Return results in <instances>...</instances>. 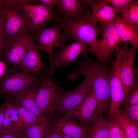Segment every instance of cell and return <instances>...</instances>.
<instances>
[{
	"label": "cell",
	"mask_w": 138,
	"mask_h": 138,
	"mask_svg": "<svg viewBox=\"0 0 138 138\" xmlns=\"http://www.w3.org/2000/svg\"><path fill=\"white\" fill-rule=\"evenodd\" d=\"M78 63V67L68 75V79L73 82L79 76L83 75L91 79L97 102L95 116L102 114V112L106 110L110 101L111 70L104 63L90 59L86 58Z\"/></svg>",
	"instance_id": "obj_1"
},
{
	"label": "cell",
	"mask_w": 138,
	"mask_h": 138,
	"mask_svg": "<svg viewBox=\"0 0 138 138\" xmlns=\"http://www.w3.org/2000/svg\"><path fill=\"white\" fill-rule=\"evenodd\" d=\"M91 16V13L88 11L77 20L61 17L59 24L70 39L81 41L89 45V48L93 49L98 40L101 30L99 26L92 22Z\"/></svg>",
	"instance_id": "obj_2"
},
{
	"label": "cell",
	"mask_w": 138,
	"mask_h": 138,
	"mask_svg": "<svg viewBox=\"0 0 138 138\" xmlns=\"http://www.w3.org/2000/svg\"><path fill=\"white\" fill-rule=\"evenodd\" d=\"M41 78L27 72L18 65L6 67L0 79L1 96L14 98L39 83Z\"/></svg>",
	"instance_id": "obj_3"
},
{
	"label": "cell",
	"mask_w": 138,
	"mask_h": 138,
	"mask_svg": "<svg viewBox=\"0 0 138 138\" xmlns=\"http://www.w3.org/2000/svg\"><path fill=\"white\" fill-rule=\"evenodd\" d=\"M37 0H21L13 5L17 8L24 15L30 33L34 34L41 28L47 26L50 21L59 22L60 17L53 10Z\"/></svg>",
	"instance_id": "obj_4"
},
{
	"label": "cell",
	"mask_w": 138,
	"mask_h": 138,
	"mask_svg": "<svg viewBox=\"0 0 138 138\" xmlns=\"http://www.w3.org/2000/svg\"><path fill=\"white\" fill-rule=\"evenodd\" d=\"M65 92L54 79L44 74L36 93L35 101L43 114L51 113L56 110Z\"/></svg>",
	"instance_id": "obj_5"
},
{
	"label": "cell",
	"mask_w": 138,
	"mask_h": 138,
	"mask_svg": "<svg viewBox=\"0 0 138 138\" xmlns=\"http://www.w3.org/2000/svg\"><path fill=\"white\" fill-rule=\"evenodd\" d=\"M61 30L59 24L49 27L46 26L38 30L32 36L33 40H36L38 43L37 46L39 51L45 52L49 55L50 73L52 74L55 69L52 62L54 50L63 45L70 39L65 33L60 32Z\"/></svg>",
	"instance_id": "obj_6"
},
{
	"label": "cell",
	"mask_w": 138,
	"mask_h": 138,
	"mask_svg": "<svg viewBox=\"0 0 138 138\" xmlns=\"http://www.w3.org/2000/svg\"><path fill=\"white\" fill-rule=\"evenodd\" d=\"M0 21L4 39L21 35H30L24 15L14 6H2L0 10Z\"/></svg>",
	"instance_id": "obj_7"
},
{
	"label": "cell",
	"mask_w": 138,
	"mask_h": 138,
	"mask_svg": "<svg viewBox=\"0 0 138 138\" xmlns=\"http://www.w3.org/2000/svg\"><path fill=\"white\" fill-rule=\"evenodd\" d=\"M123 49L117 51L116 59L111 63L112 69L110 75V107L108 120L113 119L120 113L119 107L126 95L120 75L121 57Z\"/></svg>",
	"instance_id": "obj_8"
},
{
	"label": "cell",
	"mask_w": 138,
	"mask_h": 138,
	"mask_svg": "<svg viewBox=\"0 0 138 138\" xmlns=\"http://www.w3.org/2000/svg\"><path fill=\"white\" fill-rule=\"evenodd\" d=\"M102 37L94 48L87 47L84 52L90 53L96 56L98 61L106 64L109 61L113 51L118 50L121 41L112 24L99 25Z\"/></svg>",
	"instance_id": "obj_9"
},
{
	"label": "cell",
	"mask_w": 138,
	"mask_h": 138,
	"mask_svg": "<svg viewBox=\"0 0 138 138\" xmlns=\"http://www.w3.org/2000/svg\"><path fill=\"white\" fill-rule=\"evenodd\" d=\"M32 36L26 34L4 39L2 48V59L5 63L19 65Z\"/></svg>",
	"instance_id": "obj_10"
},
{
	"label": "cell",
	"mask_w": 138,
	"mask_h": 138,
	"mask_svg": "<svg viewBox=\"0 0 138 138\" xmlns=\"http://www.w3.org/2000/svg\"><path fill=\"white\" fill-rule=\"evenodd\" d=\"M125 43V49L121 57L120 75L126 96L133 87L138 84L134 78V58L137 49L132 47L128 48L127 42Z\"/></svg>",
	"instance_id": "obj_11"
},
{
	"label": "cell",
	"mask_w": 138,
	"mask_h": 138,
	"mask_svg": "<svg viewBox=\"0 0 138 138\" xmlns=\"http://www.w3.org/2000/svg\"><path fill=\"white\" fill-rule=\"evenodd\" d=\"M93 89L92 80L89 77L85 76L84 80L75 89L65 92L56 110L66 113L80 103L90 94Z\"/></svg>",
	"instance_id": "obj_12"
},
{
	"label": "cell",
	"mask_w": 138,
	"mask_h": 138,
	"mask_svg": "<svg viewBox=\"0 0 138 138\" xmlns=\"http://www.w3.org/2000/svg\"><path fill=\"white\" fill-rule=\"evenodd\" d=\"M97 100L93 89L90 94L79 105L69 110L67 115L79 120L87 130L95 117Z\"/></svg>",
	"instance_id": "obj_13"
},
{
	"label": "cell",
	"mask_w": 138,
	"mask_h": 138,
	"mask_svg": "<svg viewBox=\"0 0 138 138\" xmlns=\"http://www.w3.org/2000/svg\"><path fill=\"white\" fill-rule=\"evenodd\" d=\"M87 44L81 41H76L63 47L53 55L52 62L55 67L62 65L68 66L72 62L76 60L78 55L84 52Z\"/></svg>",
	"instance_id": "obj_14"
},
{
	"label": "cell",
	"mask_w": 138,
	"mask_h": 138,
	"mask_svg": "<svg viewBox=\"0 0 138 138\" xmlns=\"http://www.w3.org/2000/svg\"><path fill=\"white\" fill-rule=\"evenodd\" d=\"M18 66L25 71L35 76L40 77L44 66L41 60L37 45L33 41L28 45Z\"/></svg>",
	"instance_id": "obj_15"
},
{
	"label": "cell",
	"mask_w": 138,
	"mask_h": 138,
	"mask_svg": "<svg viewBox=\"0 0 138 138\" xmlns=\"http://www.w3.org/2000/svg\"><path fill=\"white\" fill-rule=\"evenodd\" d=\"M56 118L51 124L59 134L74 138H86L87 129L74 118L67 115Z\"/></svg>",
	"instance_id": "obj_16"
},
{
	"label": "cell",
	"mask_w": 138,
	"mask_h": 138,
	"mask_svg": "<svg viewBox=\"0 0 138 138\" xmlns=\"http://www.w3.org/2000/svg\"><path fill=\"white\" fill-rule=\"evenodd\" d=\"M91 20L94 24L105 25L113 24L118 16L113 9L103 0H91Z\"/></svg>",
	"instance_id": "obj_17"
},
{
	"label": "cell",
	"mask_w": 138,
	"mask_h": 138,
	"mask_svg": "<svg viewBox=\"0 0 138 138\" xmlns=\"http://www.w3.org/2000/svg\"><path fill=\"white\" fill-rule=\"evenodd\" d=\"M57 10L56 14L77 20L82 15L89 11L88 5L82 4V0H57L56 4Z\"/></svg>",
	"instance_id": "obj_18"
},
{
	"label": "cell",
	"mask_w": 138,
	"mask_h": 138,
	"mask_svg": "<svg viewBox=\"0 0 138 138\" xmlns=\"http://www.w3.org/2000/svg\"><path fill=\"white\" fill-rule=\"evenodd\" d=\"M121 41L130 42L131 46L138 47V24H132L123 20L119 16L113 24Z\"/></svg>",
	"instance_id": "obj_19"
},
{
	"label": "cell",
	"mask_w": 138,
	"mask_h": 138,
	"mask_svg": "<svg viewBox=\"0 0 138 138\" xmlns=\"http://www.w3.org/2000/svg\"><path fill=\"white\" fill-rule=\"evenodd\" d=\"M3 103L4 112L2 134L12 131L17 132L19 116L14 99L13 97H6Z\"/></svg>",
	"instance_id": "obj_20"
},
{
	"label": "cell",
	"mask_w": 138,
	"mask_h": 138,
	"mask_svg": "<svg viewBox=\"0 0 138 138\" xmlns=\"http://www.w3.org/2000/svg\"><path fill=\"white\" fill-rule=\"evenodd\" d=\"M40 82L13 98L17 106L25 108L39 117L43 115L35 99L36 93Z\"/></svg>",
	"instance_id": "obj_21"
},
{
	"label": "cell",
	"mask_w": 138,
	"mask_h": 138,
	"mask_svg": "<svg viewBox=\"0 0 138 138\" xmlns=\"http://www.w3.org/2000/svg\"><path fill=\"white\" fill-rule=\"evenodd\" d=\"M49 129V122L43 115L35 122L23 129L20 134L22 138H46Z\"/></svg>",
	"instance_id": "obj_22"
},
{
	"label": "cell",
	"mask_w": 138,
	"mask_h": 138,
	"mask_svg": "<svg viewBox=\"0 0 138 138\" xmlns=\"http://www.w3.org/2000/svg\"><path fill=\"white\" fill-rule=\"evenodd\" d=\"M86 138H109L107 122L102 116H96L87 129Z\"/></svg>",
	"instance_id": "obj_23"
},
{
	"label": "cell",
	"mask_w": 138,
	"mask_h": 138,
	"mask_svg": "<svg viewBox=\"0 0 138 138\" xmlns=\"http://www.w3.org/2000/svg\"><path fill=\"white\" fill-rule=\"evenodd\" d=\"M113 120L122 129L127 138H138V123L121 112Z\"/></svg>",
	"instance_id": "obj_24"
},
{
	"label": "cell",
	"mask_w": 138,
	"mask_h": 138,
	"mask_svg": "<svg viewBox=\"0 0 138 138\" xmlns=\"http://www.w3.org/2000/svg\"><path fill=\"white\" fill-rule=\"evenodd\" d=\"M17 108L19 114V120L17 132L20 134L23 129L35 122L40 117L24 108L17 106Z\"/></svg>",
	"instance_id": "obj_25"
},
{
	"label": "cell",
	"mask_w": 138,
	"mask_h": 138,
	"mask_svg": "<svg viewBox=\"0 0 138 138\" xmlns=\"http://www.w3.org/2000/svg\"><path fill=\"white\" fill-rule=\"evenodd\" d=\"M119 16L128 22L138 24V1L125 7Z\"/></svg>",
	"instance_id": "obj_26"
},
{
	"label": "cell",
	"mask_w": 138,
	"mask_h": 138,
	"mask_svg": "<svg viewBox=\"0 0 138 138\" xmlns=\"http://www.w3.org/2000/svg\"><path fill=\"white\" fill-rule=\"evenodd\" d=\"M107 121L109 138H127L123 130L114 120Z\"/></svg>",
	"instance_id": "obj_27"
},
{
	"label": "cell",
	"mask_w": 138,
	"mask_h": 138,
	"mask_svg": "<svg viewBox=\"0 0 138 138\" xmlns=\"http://www.w3.org/2000/svg\"><path fill=\"white\" fill-rule=\"evenodd\" d=\"M111 7L117 14H120L123 9L127 6L134 3L137 0H103Z\"/></svg>",
	"instance_id": "obj_28"
},
{
	"label": "cell",
	"mask_w": 138,
	"mask_h": 138,
	"mask_svg": "<svg viewBox=\"0 0 138 138\" xmlns=\"http://www.w3.org/2000/svg\"><path fill=\"white\" fill-rule=\"evenodd\" d=\"M123 101L124 107L138 104V84L135 86L129 92Z\"/></svg>",
	"instance_id": "obj_29"
},
{
	"label": "cell",
	"mask_w": 138,
	"mask_h": 138,
	"mask_svg": "<svg viewBox=\"0 0 138 138\" xmlns=\"http://www.w3.org/2000/svg\"><path fill=\"white\" fill-rule=\"evenodd\" d=\"M120 112L138 123V104L124 107Z\"/></svg>",
	"instance_id": "obj_30"
},
{
	"label": "cell",
	"mask_w": 138,
	"mask_h": 138,
	"mask_svg": "<svg viewBox=\"0 0 138 138\" xmlns=\"http://www.w3.org/2000/svg\"><path fill=\"white\" fill-rule=\"evenodd\" d=\"M50 129L46 138H62L59 133L54 128L51 124H50Z\"/></svg>",
	"instance_id": "obj_31"
},
{
	"label": "cell",
	"mask_w": 138,
	"mask_h": 138,
	"mask_svg": "<svg viewBox=\"0 0 138 138\" xmlns=\"http://www.w3.org/2000/svg\"><path fill=\"white\" fill-rule=\"evenodd\" d=\"M39 1L40 3L43 5L53 10L56 6L57 0H40Z\"/></svg>",
	"instance_id": "obj_32"
},
{
	"label": "cell",
	"mask_w": 138,
	"mask_h": 138,
	"mask_svg": "<svg viewBox=\"0 0 138 138\" xmlns=\"http://www.w3.org/2000/svg\"><path fill=\"white\" fill-rule=\"evenodd\" d=\"M0 138H22L21 135L15 131H12L0 135Z\"/></svg>",
	"instance_id": "obj_33"
},
{
	"label": "cell",
	"mask_w": 138,
	"mask_h": 138,
	"mask_svg": "<svg viewBox=\"0 0 138 138\" xmlns=\"http://www.w3.org/2000/svg\"><path fill=\"white\" fill-rule=\"evenodd\" d=\"M4 112V105L3 103L0 107V135L3 133V125Z\"/></svg>",
	"instance_id": "obj_34"
},
{
	"label": "cell",
	"mask_w": 138,
	"mask_h": 138,
	"mask_svg": "<svg viewBox=\"0 0 138 138\" xmlns=\"http://www.w3.org/2000/svg\"><path fill=\"white\" fill-rule=\"evenodd\" d=\"M4 39L2 27L0 21V59H2V48Z\"/></svg>",
	"instance_id": "obj_35"
},
{
	"label": "cell",
	"mask_w": 138,
	"mask_h": 138,
	"mask_svg": "<svg viewBox=\"0 0 138 138\" xmlns=\"http://www.w3.org/2000/svg\"><path fill=\"white\" fill-rule=\"evenodd\" d=\"M6 68L5 63L0 60V79L4 75Z\"/></svg>",
	"instance_id": "obj_36"
},
{
	"label": "cell",
	"mask_w": 138,
	"mask_h": 138,
	"mask_svg": "<svg viewBox=\"0 0 138 138\" xmlns=\"http://www.w3.org/2000/svg\"><path fill=\"white\" fill-rule=\"evenodd\" d=\"M62 138H74L65 135L61 134H59Z\"/></svg>",
	"instance_id": "obj_37"
},
{
	"label": "cell",
	"mask_w": 138,
	"mask_h": 138,
	"mask_svg": "<svg viewBox=\"0 0 138 138\" xmlns=\"http://www.w3.org/2000/svg\"><path fill=\"white\" fill-rule=\"evenodd\" d=\"M2 5L0 2V10L2 7Z\"/></svg>",
	"instance_id": "obj_38"
},
{
	"label": "cell",
	"mask_w": 138,
	"mask_h": 138,
	"mask_svg": "<svg viewBox=\"0 0 138 138\" xmlns=\"http://www.w3.org/2000/svg\"><path fill=\"white\" fill-rule=\"evenodd\" d=\"M1 96L0 93V96Z\"/></svg>",
	"instance_id": "obj_39"
}]
</instances>
